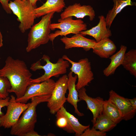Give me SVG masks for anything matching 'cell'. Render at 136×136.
<instances>
[{
	"label": "cell",
	"instance_id": "cell-1",
	"mask_svg": "<svg viewBox=\"0 0 136 136\" xmlns=\"http://www.w3.org/2000/svg\"><path fill=\"white\" fill-rule=\"evenodd\" d=\"M4 66L0 69V76L9 81L11 87L8 92L14 93L16 98L22 97L30 84L32 74L24 61L8 56Z\"/></svg>",
	"mask_w": 136,
	"mask_h": 136
},
{
	"label": "cell",
	"instance_id": "cell-2",
	"mask_svg": "<svg viewBox=\"0 0 136 136\" xmlns=\"http://www.w3.org/2000/svg\"><path fill=\"white\" fill-rule=\"evenodd\" d=\"M51 95L32 97L30 104L22 113L16 123L11 128L10 133L12 135L23 136L25 134L34 130L37 122L36 108L40 104L47 102Z\"/></svg>",
	"mask_w": 136,
	"mask_h": 136
},
{
	"label": "cell",
	"instance_id": "cell-3",
	"mask_svg": "<svg viewBox=\"0 0 136 136\" xmlns=\"http://www.w3.org/2000/svg\"><path fill=\"white\" fill-rule=\"evenodd\" d=\"M55 13L52 12L42 16L40 21L30 28L26 48L27 52L47 44L50 40V25Z\"/></svg>",
	"mask_w": 136,
	"mask_h": 136
},
{
	"label": "cell",
	"instance_id": "cell-4",
	"mask_svg": "<svg viewBox=\"0 0 136 136\" xmlns=\"http://www.w3.org/2000/svg\"><path fill=\"white\" fill-rule=\"evenodd\" d=\"M41 59L46 62L45 65H41L40 60H39L32 64L30 69L33 71L43 69L45 71L44 74L37 78L31 79L30 84L40 83L48 80L53 77H58L60 75L66 73L67 69L70 65L69 62L62 58H59L55 63L51 62L50 57L45 54L43 55Z\"/></svg>",
	"mask_w": 136,
	"mask_h": 136
},
{
	"label": "cell",
	"instance_id": "cell-5",
	"mask_svg": "<svg viewBox=\"0 0 136 136\" xmlns=\"http://www.w3.org/2000/svg\"><path fill=\"white\" fill-rule=\"evenodd\" d=\"M9 6L20 23L19 28L21 32L24 33L30 29L36 18L35 12L36 6H33L29 0L10 1Z\"/></svg>",
	"mask_w": 136,
	"mask_h": 136
},
{
	"label": "cell",
	"instance_id": "cell-6",
	"mask_svg": "<svg viewBox=\"0 0 136 136\" xmlns=\"http://www.w3.org/2000/svg\"><path fill=\"white\" fill-rule=\"evenodd\" d=\"M58 21V23H51L50 25L51 30L56 29L60 30L50 34V40L53 43L55 38L58 36L66 37L69 34H76L87 30V24L80 19L74 20L72 17H70L64 19L60 18Z\"/></svg>",
	"mask_w": 136,
	"mask_h": 136
},
{
	"label": "cell",
	"instance_id": "cell-7",
	"mask_svg": "<svg viewBox=\"0 0 136 136\" xmlns=\"http://www.w3.org/2000/svg\"><path fill=\"white\" fill-rule=\"evenodd\" d=\"M62 58L71 64V71L77 76L78 81L76 84L77 91L82 87L88 86L94 79L91 62L87 58L81 59L76 62L71 60L66 55H63Z\"/></svg>",
	"mask_w": 136,
	"mask_h": 136
},
{
	"label": "cell",
	"instance_id": "cell-8",
	"mask_svg": "<svg viewBox=\"0 0 136 136\" xmlns=\"http://www.w3.org/2000/svg\"><path fill=\"white\" fill-rule=\"evenodd\" d=\"M10 96L6 113L0 117V127L5 128H11L13 126L30 103L17 101L13 95Z\"/></svg>",
	"mask_w": 136,
	"mask_h": 136
},
{
	"label": "cell",
	"instance_id": "cell-9",
	"mask_svg": "<svg viewBox=\"0 0 136 136\" xmlns=\"http://www.w3.org/2000/svg\"><path fill=\"white\" fill-rule=\"evenodd\" d=\"M68 77L64 75L55 82L51 96L47 102L50 112L54 114L64 105L67 100L65 94L67 89Z\"/></svg>",
	"mask_w": 136,
	"mask_h": 136
},
{
	"label": "cell",
	"instance_id": "cell-10",
	"mask_svg": "<svg viewBox=\"0 0 136 136\" xmlns=\"http://www.w3.org/2000/svg\"><path fill=\"white\" fill-rule=\"evenodd\" d=\"M55 83V81L51 79L40 83H31L27 87L24 95L20 98H16V101L26 103L35 96L51 95Z\"/></svg>",
	"mask_w": 136,
	"mask_h": 136
},
{
	"label": "cell",
	"instance_id": "cell-11",
	"mask_svg": "<svg viewBox=\"0 0 136 136\" xmlns=\"http://www.w3.org/2000/svg\"><path fill=\"white\" fill-rule=\"evenodd\" d=\"M118 107L123 120L127 121L135 116L136 109L131 106L128 98L120 95L113 90L109 92V99Z\"/></svg>",
	"mask_w": 136,
	"mask_h": 136
},
{
	"label": "cell",
	"instance_id": "cell-12",
	"mask_svg": "<svg viewBox=\"0 0 136 136\" xmlns=\"http://www.w3.org/2000/svg\"><path fill=\"white\" fill-rule=\"evenodd\" d=\"M88 16L90 21L93 20L95 16V11L90 5H82L75 3L66 7L60 15V18L74 16L78 18H83Z\"/></svg>",
	"mask_w": 136,
	"mask_h": 136
},
{
	"label": "cell",
	"instance_id": "cell-13",
	"mask_svg": "<svg viewBox=\"0 0 136 136\" xmlns=\"http://www.w3.org/2000/svg\"><path fill=\"white\" fill-rule=\"evenodd\" d=\"M86 89L83 87L78 91L79 101H84L87 105V109L90 110L93 116L91 122L93 125L95 123L97 117L102 113L104 100L100 97L93 98L88 96L86 93Z\"/></svg>",
	"mask_w": 136,
	"mask_h": 136
},
{
	"label": "cell",
	"instance_id": "cell-14",
	"mask_svg": "<svg viewBox=\"0 0 136 136\" xmlns=\"http://www.w3.org/2000/svg\"><path fill=\"white\" fill-rule=\"evenodd\" d=\"M56 118L61 116L65 117L67 122L66 127L63 129L70 133H75L76 136H80L86 129L90 127V125H82L78 119L73 115L68 112L64 106L62 107L56 113Z\"/></svg>",
	"mask_w": 136,
	"mask_h": 136
},
{
	"label": "cell",
	"instance_id": "cell-15",
	"mask_svg": "<svg viewBox=\"0 0 136 136\" xmlns=\"http://www.w3.org/2000/svg\"><path fill=\"white\" fill-rule=\"evenodd\" d=\"M60 40L64 44L65 49L82 48L86 51L92 49L96 42L94 40L85 37L80 33L75 34L70 38L64 37L61 38Z\"/></svg>",
	"mask_w": 136,
	"mask_h": 136
},
{
	"label": "cell",
	"instance_id": "cell-16",
	"mask_svg": "<svg viewBox=\"0 0 136 136\" xmlns=\"http://www.w3.org/2000/svg\"><path fill=\"white\" fill-rule=\"evenodd\" d=\"M98 18L99 22L96 26L89 30L81 31L80 32L83 36L88 35L92 37L96 42L109 38L112 35L111 30L107 27L104 16L103 15L99 16Z\"/></svg>",
	"mask_w": 136,
	"mask_h": 136
},
{
	"label": "cell",
	"instance_id": "cell-17",
	"mask_svg": "<svg viewBox=\"0 0 136 136\" xmlns=\"http://www.w3.org/2000/svg\"><path fill=\"white\" fill-rule=\"evenodd\" d=\"M92 49L93 52L100 58H107L114 54L117 47L114 42L107 38L96 42Z\"/></svg>",
	"mask_w": 136,
	"mask_h": 136
},
{
	"label": "cell",
	"instance_id": "cell-18",
	"mask_svg": "<svg viewBox=\"0 0 136 136\" xmlns=\"http://www.w3.org/2000/svg\"><path fill=\"white\" fill-rule=\"evenodd\" d=\"M73 73L70 71L68 75L67 89L69 94L67 98L66 101L74 107L75 112L79 116H83L84 114L80 112L78 108L77 103L80 101L78 96V92L76 87V82L78 77L77 75L74 76Z\"/></svg>",
	"mask_w": 136,
	"mask_h": 136
},
{
	"label": "cell",
	"instance_id": "cell-19",
	"mask_svg": "<svg viewBox=\"0 0 136 136\" xmlns=\"http://www.w3.org/2000/svg\"><path fill=\"white\" fill-rule=\"evenodd\" d=\"M65 6L64 0H47L41 6L35 9L36 18L54 12H61Z\"/></svg>",
	"mask_w": 136,
	"mask_h": 136
},
{
	"label": "cell",
	"instance_id": "cell-20",
	"mask_svg": "<svg viewBox=\"0 0 136 136\" xmlns=\"http://www.w3.org/2000/svg\"><path fill=\"white\" fill-rule=\"evenodd\" d=\"M127 48L126 46L121 45L119 51L110 57V63L103 71L105 76L108 77L114 74L116 69L121 65Z\"/></svg>",
	"mask_w": 136,
	"mask_h": 136
},
{
	"label": "cell",
	"instance_id": "cell-21",
	"mask_svg": "<svg viewBox=\"0 0 136 136\" xmlns=\"http://www.w3.org/2000/svg\"><path fill=\"white\" fill-rule=\"evenodd\" d=\"M114 3L113 8L108 12L105 18L107 27L110 28L117 15L125 7L134 5L131 0H112Z\"/></svg>",
	"mask_w": 136,
	"mask_h": 136
},
{
	"label": "cell",
	"instance_id": "cell-22",
	"mask_svg": "<svg viewBox=\"0 0 136 136\" xmlns=\"http://www.w3.org/2000/svg\"><path fill=\"white\" fill-rule=\"evenodd\" d=\"M102 113L117 124L123 120L118 107L109 99L104 100Z\"/></svg>",
	"mask_w": 136,
	"mask_h": 136
},
{
	"label": "cell",
	"instance_id": "cell-23",
	"mask_svg": "<svg viewBox=\"0 0 136 136\" xmlns=\"http://www.w3.org/2000/svg\"><path fill=\"white\" fill-rule=\"evenodd\" d=\"M121 65L131 74L136 77V50H130L125 54Z\"/></svg>",
	"mask_w": 136,
	"mask_h": 136
},
{
	"label": "cell",
	"instance_id": "cell-24",
	"mask_svg": "<svg viewBox=\"0 0 136 136\" xmlns=\"http://www.w3.org/2000/svg\"><path fill=\"white\" fill-rule=\"evenodd\" d=\"M117 125L108 117L101 113L97 117L93 126L97 130L106 132L113 129Z\"/></svg>",
	"mask_w": 136,
	"mask_h": 136
},
{
	"label": "cell",
	"instance_id": "cell-25",
	"mask_svg": "<svg viewBox=\"0 0 136 136\" xmlns=\"http://www.w3.org/2000/svg\"><path fill=\"white\" fill-rule=\"evenodd\" d=\"M11 85L6 78L0 76V98L5 99L9 96L8 90Z\"/></svg>",
	"mask_w": 136,
	"mask_h": 136
},
{
	"label": "cell",
	"instance_id": "cell-26",
	"mask_svg": "<svg viewBox=\"0 0 136 136\" xmlns=\"http://www.w3.org/2000/svg\"><path fill=\"white\" fill-rule=\"evenodd\" d=\"M106 132L97 130L93 126L90 128L89 127L85 129L80 136H106Z\"/></svg>",
	"mask_w": 136,
	"mask_h": 136
},
{
	"label": "cell",
	"instance_id": "cell-27",
	"mask_svg": "<svg viewBox=\"0 0 136 136\" xmlns=\"http://www.w3.org/2000/svg\"><path fill=\"white\" fill-rule=\"evenodd\" d=\"M56 119V124L58 127L64 129L66 127L67 122L65 117L61 116L57 118Z\"/></svg>",
	"mask_w": 136,
	"mask_h": 136
},
{
	"label": "cell",
	"instance_id": "cell-28",
	"mask_svg": "<svg viewBox=\"0 0 136 136\" xmlns=\"http://www.w3.org/2000/svg\"><path fill=\"white\" fill-rule=\"evenodd\" d=\"M10 97L8 96L5 99L0 98V117L4 114L2 111V108L8 105Z\"/></svg>",
	"mask_w": 136,
	"mask_h": 136
},
{
	"label": "cell",
	"instance_id": "cell-29",
	"mask_svg": "<svg viewBox=\"0 0 136 136\" xmlns=\"http://www.w3.org/2000/svg\"><path fill=\"white\" fill-rule=\"evenodd\" d=\"M10 0H0V3L6 12L8 14H11L12 12L9 6Z\"/></svg>",
	"mask_w": 136,
	"mask_h": 136
},
{
	"label": "cell",
	"instance_id": "cell-30",
	"mask_svg": "<svg viewBox=\"0 0 136 136\" xmlns=\"http://www.w3.org/2000/svg\"><path fill=\"white\" fill-rule=\"evenodd\" d=\"M41 136L37 132L35 131L34 130L29 131L25 134L23 136Z\"/></svg>",
	"mask_w": 136,
	"mask_h": 136
},
{
	"label": "cell",
	"instance_id": "cell-31",
	"mask_svg": "<svg viewBox=\"0 0 136 136\" xmlns=\"http://www.w3.org/2000/svg\"><path fill=\"white\" fill-rule=\"evenodd\" d=\"M128 99L133 107L136 109V98L134 97L132 99Z\"/></svg>",
	"mask_w": 136,
	"mask_h": 136
},
{
	"label": "cell",
	"instance_id": "cell-32",
	"mask_svg": "<svg viewBox=\"0 0 136 136\" xmlns=\"http://www.w3.org/2000/svg\"><path fill=\"white\" fill-rule=\"evenodd\" d=\"M31 3L32 5L35 6H36V3L37 2L41 0H29Z\"/></svg>",
	"mask_w": 136,
	"mask_h": 136
},
{
	"label": "cell",
	"instance_id": "cell-33",
	"mask_svg": "<svg viewBox=\"0 0 136 136\" xmlns=\"http://www.w3.org/2000/svg\"><path fill=\"white\" fill-rule=\"evenodd\" d=\"M3 36L0 31V48L3 46Z\"/></svg>",
	"mask_w": 136,
	"mask_h": 136
},
{
	"label": "cell",
	"instance_id": "cell-34",
	"mask_svg": "<svg viewBox=\"0 0 136 136\" xmlns=\"http://www.w3.org/2000/svg\"></svg>",
	"mask_w": 136,
	"mask_h": 136
}]
</instances>
